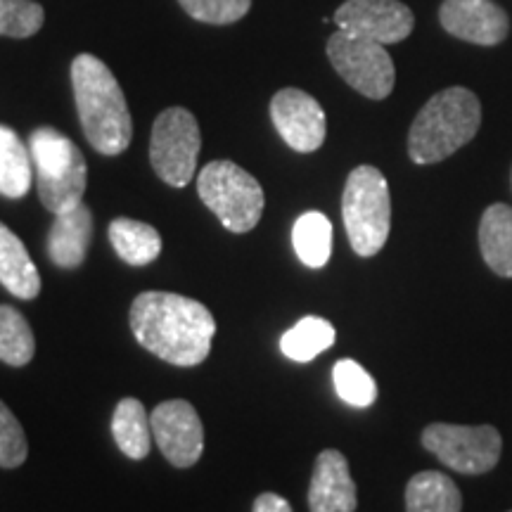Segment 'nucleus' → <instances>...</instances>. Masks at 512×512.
<instances>
[{
  "instance_id": "22",
  "label": "nucleus",
  "mask_w": 512,
  "mask_h": 512,
  "mask_svg": "<svg viewBox=\"0 0 512 512\" xmlns=\"http://www.w3.org/2000/svg\"><path fill=\"white\" fill-rule=\"evenodd\" d=\"M292 245L299 261L309 268H323L332 254V223L320 211H306L292 228Z\"/></svg>"
},
{
  "instance_id": "19",
  "label": "nucleus",
  "mask_w": 512,
  "mask_h": 512,
  "mask_svg": "<svg viewBox=\"0 0 512 512\" xmlns=\"http://www.w3.org/2000/svg\"><path fill=\"white\" fill-rule=\"evenodd\" d=\"M463 496L444 472H418L406 486V512H460Z\"/></svg>"
},
{
  "instance_id": "21",
  "label": "nucleus",
  "mask_w": 512,
  "mask_h": 512,
  "mask_svg": "<svg viewBox=\"0 0 512 512\" xmlns=\"http://www.w3.org/2000/svg\"><path fill=\"white\" fill-rule=\"evenodd\" d=\"M31 152L10 126H0V195L19 200L31 188Z\"/></svg>"
},
{
  "instance_id": "8",
  "label": "nucleus",
  "mask_w": 512,
  "mask_h": 512,
  "mask_svg": "<svg viewBox=\"0 0 512 512\" xmlns=\"http://www.w3.org/2000/svg\"><path fill=\"white\" fill-rule=\"evenodd\" d=\"M328 57L335 72L366 98L384 100L394 91L396 69L382 43L337 29L328 41Z\"/></svg>"
},
{
  "instance_id": "7",
  "label": "nucleus",
  "mask_w": 512,
  "mask_h": 512,
  "mask_svg": "<svg viewBox=\"0 0 512 512\" xmlns=\"http://www.w3.org/2000/svg\"><path fill=\"white\" fill-rule=\"evenodd\" d=\"M202 133L192 112L169 107L155 119L150 140L152 169L171 188H185L197 171Z\"/></svg>"
},
{
  "instance_id": "5",
  "label": "nucleus",
  "mask_w": 512,
  "mask_h": 512,
  "mask_svg": "<svg viewBox=\"0 0 512 512\" xmlns=\"http://www.w3.org/2000/svg\"><path fill=\"white\" fill-rule=\"evenodd\" d=\"M342 216L349 242L358 256H375L392 228V195L387 178L375 166H356L347 178Z\"/></svg>"
},
{
  "instance_id": "13",
  "label": "nucleus",
  "mask_w": 512,
  "mask_h": 512,
  "mask_svg": "<svg viewBox=\"0 0 512 512\" xmlns=\"http://www.w3.org/2000/svg\"><path fill=\"white\" fill-rule=\"evenodd\" d=\"M448 34L477 46H498L510 31V19L491 0H444L439 10Z\"/></svg>"
},
{
  "instance_id": "23",
  "label": "nucleus",
  "mask_w": 512,
  "mask_h": 512,
  "mask_svg": "<svg viewBox=\"0 0 512 512\" xmlns=\"http://www.w3.org/2000/svg\"><path fill=\"white\" fill-rule=\"evenodd\" d=\"M337 332L330 320L318 316H306L299 320L280 337V349L287 358L297 363H309L323 351H328L335 344Z\"/></svg>"
},
{
  "instance_id": "10",
  "label": "nucleus",
  "mask_w": 512,
  "mask_h": 512,
  "mask_svg": "<svg viewBox=\"0 0 512 512\" xmlns=\"http://www.w3.org/2000/svg\"><path fill=\"white\" fill-rule=\"evenodd\" d=\"M152 437L174 467H192L204 453V427L195 406L183 399L159 403L150 413Z\"/></svg>"
},
{
  "instance_id": "14",
  "label": "nucleus",
  "mask_w": 512,
  "mask_h": 512,
  "mask_svg": "<svg viewBox=\"0 0 512 512\" xmlns=\"http://www.w3.org/2000/svg\"><path fill=\"white\" fill-rule=\"evenodd\" d=\"M358 496L351 479L349 463L335 448H328L316 458L309 486L311 512H356Z\"/></svg>"
},
{
  "instance_id": "28",
  "label": "nucleus",
  "mask_w": 512,
  "mask_h": 512,
  "mask_svg": "<svg viewBox=\"0 0 512 512\" xmlns=\"http://www.w3.org/2000/svg\"><path fill=\"white\" fill-rule=\"evenodd\" d=\"M29 456L27 434L15 418V413L0 401V467H19Z\"/></svg>"
},
{
  "instance_id": "30",
  "label": "nucleus",
  "mask_w": 512,
  "mask_h": 512,
  "mask_svg": "<svg viewBox=\"0 0 512 512\" xmlns=\"http://www.w3.org/2000/svg\"><path fill=\"white\" fill-rule=\"evenodd\" d=\"M510 512H512V510H510Z\"/></svg>"
},
{
  "instance_id": "1",
  "label": "nucleus",
  "mask_w": 512,
  "mask_h": 512,
  "mask_svg": "<svg viewBox=\"0 0 512 512\" xmlns=\"http://www.w3.org/2000/svg\"><path fill=\"white\" fill-rule=\"evenodd\" d=\"M131 330L150 354L192 368L209 356L216 320L207 306L183 294L143 292L131 306Z\"/></svg>"
},
{
  "instance_id": "16",
  "label": "nucleus",
  "mask_w": 512,
  "mask_h": 512,
  "mask_svg": "<svg viewBox=\"0 0 512 512\" xmlns=\"http://www.w3.org/2000/svg\"><path fill=\"white\" fill-rule=\"evenodd\" d=\"M0 285L17 299H36L41 292V275L27 247L3 223H0Z\"/></svg>"
},
{
  "instance_id": "20",
  "label": "nucleus",
  "mask_w": 512,
  "mask_h": 512,
  "mask_svg": "<svg viewBox=\"0 0 512 512\" xmlns=\"http://www.w3.org/2000/svg\"><path fill=\"white\" fill-rule=\"evenodd\" d=\"M107 233H110L114 252L128 266H147L162 254V238H159L157 228H152L150 223L114 219Z\"/></svg>"
},
{
  "instance_id": "24",
  "label": "nucleus",
  "mask_w": 512,
  "mask_h": 512,
  "mask_svg": "<svg viewBox=\"0 0 512 512\" xmlns=\"http://www.w3.org/2000/svg\"><path fill=\"white\" fill-rule=\"evenodd\" d=\"M36 354V339L29 320L12 306H0V361L22 368Z\"/></svg>"
},
{
  "instance_id": "6",
  "label": "nucleus",
  "mask_w": 512,
  "mask_h": 512,
  "mask_svg": "<svg viewBox=\"0 0 512 512\" xmlns=\"http://www.w3.org/2000/svg\"><path fill=\"white\" fill-rule=\"evenodd\" d=\"M197 192L230 233H249L264 214V188L228 159L204 166L197 176Z\"/></svg>"
},
{
  "instance_id": "9",
  "label": "nucleus",
  "mask_w": 512,
  "mask_h": 512,
  "mask_svg": "<svg viewBox=\"0 0 512 512\" xmlns=\"http://www.w3.org/2000/svg\"><path fill=\"white\" fill-rule=\"evenodd\" d=\"M422 446L460 475H484L494 470L501 458L503 439L496 427L489 425L467 427L434 422L422 432Z\"/></svg>"
},
{
  "instance_id": "3",
  "label": "nucleus",
  "mask_w": 512,
  "mask_h": 512,
  "mask_svg": "<svg viewBox=\"0 0 512 512\" xmlns=\"http://www.w3.org/2000/svg\"><path fill=\"white\" fill-rule=\"evenodd\" d=\"M482 105L467 88H446L427 100L408 133V155L415 164H437L477 136Z\"/></svg>"
},
{
  "instance_id": "11",
  "label": "nucleus",
  "mask_w": 512,
  "mask_h": 512,
  "mask_svg": "<svg viewBox=\"0 0 512 512\" xmlns=\"http://www.w3.org/2000/svg\"><path fill=\"white\" fill-rule=\"evenodd\" d=\"M337 29L382 43H401L411 36L415 17L401 0H347L335 12Z\"/></svg>"
},
{
  "instance_id": "29",
  "label": "nucleus",
  "mask_w": 512,
  "mask_h": 512,
  "mask_svg": "<svg viewBox=\"0 0 512 512\" xmlns=\"http://www.w3.org/2000/svg\"><path fill=\"white\" fill-rule=\"evenodd\" d=\"M252 512H292V505L278 494H261L254 501Z\"/></svg>"
},
{
  "instance_id": "25",
  "label": "nucleus",
  "mask_w": 512,
  "mask_h": 512,
  "mask_svg": "<svg viewBox=\"0 0 512 512\" xmlns=\"http://www.w3.org/2000/svg\"><path fill=\"white\" fill-rule=\"evenodd\" d=\"M332 380H335L337 396L349 406L368 408L377 399V384L373 375L351 358H342V361L335 363Z\"/></svg>"
},
{
  "instance_id": "12",
  "label": "nucleus",
  "mask_w": 512,
  "mask_h": 512,
  "mask_svg": "<svg viewBox=\"0 0 512 512\" xmlns=\"http://www.w3.org/2000/svg\"><path fill=\"white\" fill-rule=\"evenodd\" d=\"M271 119L280 138L297 152H316L325 143V112L313 95L283 88L271 100Z\"/></svg>"
},
{
  "instance_id": "15",
  "label": "nucleus",
  "mask_w": 512,
  "mask_h": 512,
  "mask_svg": "<svg viewBox=\"0 0 512 512\" xmlns=\"http://www.w3.org/2000/svg\"><path fill=\"white\" fill-rule=\"evenodd\" d=\"M93 240V214L86 204L55 214L48 233V256L60 268H79Z\"/></svg>"
},
{
  "instance_id": "18",
  "label": "nucleus",
  "mask_w": 512,
  "mask_h": 512,
  "mask_svg": "<svg viewBox=\"0 0 512 512\" xmlns=\"http://www.w3.org/2000/svg\"><path fill=\"white\" fill-rule=\"evenodd\" d=\"M112 434L119 451L131 460L150 456L152 448V422L145 406L138 399H121L112 415Z\"/></svg>"
},
{
  "instance_id": "4",
  "label": "nucleus",
  "mask_w": 512,
  "mask_h": 512,
  "mask_svg": "<svg viewBox=\"0 0 512 512\" xmlns=\"http://www.w3.org/2000/svg\"><path fill=\"white\" fill-rule=\"evenodd\" d=\"M29 152L34 159L38 197L53 214L74 209L83 202L88 166L83 152L57 128L41 126L31 133Z\"/></svg>"
},
{
  "instance_id": "17",
  "label": "nucleus",
  "mask_w": 512,
  "mask_h": 512,
  "mask_svg": "<svg viewBox=\"0 0 512 512\" xmlns=\"http://www.w3.org/2000/svg\"><path fill=\"white\" fill-rule=\"evenodd\" d=\"M479 247L486 266L501 278H512V209L491 204L479 223Z\"/></svg>"
},
{
  "instance_id": "27",
  "label": "nucleus",
  "mask_w": 512,
  "mask_h": 512,
  "mask_svg": "<svg viewBox=\"0 0 512 512\" xmlns=\"http://www.w3.org/2000/svg\"><path fill=\"white\" fill-rule=\"evenodd\" d=\"M192 19L204 24H235L252 8V0H178Z\"/></svg>"
},
{
  "instance_id": "2",
  "label": "nucleus",
  "mask_w": 512,
  "mask_h": 512,
  "mask_svg": "<svg viewBox=\"0 0 512 512\" xmlns=\"http://www.w3.org/2000/svg\"><path fill=\"white\" fill-rule=\"evenodd\" d=\"M72 86L81 128L100 155L117 157L133 138V121L117 76L95 55L72 62Z\"/></svg>"
},
{
  "instance_id": "26",
  "label": "nucleus",
  "mask_w": 512,
  "mask_h": 512,
  "mask_svg": "<svg viewBox=\"0 0 512 512\" xmlns=\"http://www.w3.org/2000/svg\"><path fill=\"white\" fill-rule=\"evenodd\" d=\"M46 22L36 0H0V36L29 38Z\"/></svg>"
}]
</instances>
